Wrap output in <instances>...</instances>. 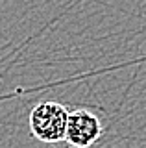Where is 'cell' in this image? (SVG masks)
I'll list each match as a JSON object with an SVG mask.
<instances>
[{"label": "cell", "mask_w": 146, "mask_h": 148, "mask_svg": "<svg viewBox=\"0 0 146 148\" xmlns=\"http://www.w3.org/2000/svg\"><path fill=\"white\" fill-rule=\"evenodd\" d=\"M68 109L57 102H41L30 113L31 135L41 143H59L65 141Z\"/></svg>", "instance_id": "1"}, {"label": "cell", "mask_w": 146, "mask_h": 148, "mask_svg": "<svg viewBox=\"0 0 146 148\" xmlns=\"http://www.w3.org/2000/svg\"><path fill=\"white\" fill-rule=\"evenodd\" d=\"M104 128L100 119L89 109L68 111L65 143L72 148H89L102 137Z\"/></svg>", "instance_id": "2"}]
</instances>
